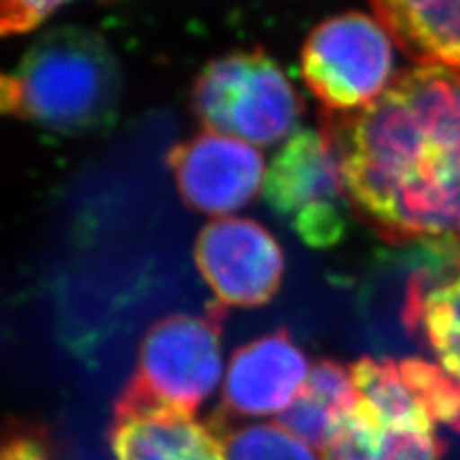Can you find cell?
Returning <instances> with one entry per match:
<instances>
[{
    "label": "cell",
    "mask_w": 460,
    "mask_h": 460,
    "mask_svg": "<svg viewBox=\"0 0 460 460\" xmlns=\"http://www.w3.org/2000/svg\"><path fill=\"white\" fill-rule=\"evenodd\" d=\"M196 267L217 307H257L279 292L284 255L269 230L252 219L221 217L201 228Z\"/></svg>",
    "instance_id": "obj_7"
},
{
    "label": "cell",
    "mask_w": 460,
    "mask_h": 460,
    "mask_svg": "<svg viewBox=\"0 0 460 460\" xmlns=\"http://www.w3.org/2000/svg\"><path fill=\"white\" fill-rule=\"evenodd\" d=\"M265 196L311 248L336 246L353 213L332 144L311 128L294 133L272 157Z\"/></svg>",
    "instance_id": "obj_4"
},
{
    "label": "cell",
    "mask_w": 460,
    "mask_h": 460,
    "mask_svg": "<svg viewBox=\"0 0 460 460\" xmlns=\"http://www.w3.org/2000/svg\"><path fill=\"white\" fill-rule=\"evenodd\" d=\"M321 133L384 240L460 242V69L412 67L361 110H326Z\"/></svg>",
    "instance_id": "obj_1"
},
{
    "label": "cell",
    "mask_w": 460,
    "mask_h": 460,
    "mask_svg": "<svg viewBox=\"0 0 460 460\" xmlns=\"http://www.w3.org/2000/svg\"><path fill=\"white\" fill-rule=\"evenodd\" d=\"M3 460H52L47 429L31 422L10 420L4 428Z\"/></svg>",
    "instance_id": "obj_19"
},
{
    "label": "cell",
    "mask_w": 460,
    "mask_h": 460,
    "mask_svg": "<svg viewBox=\"0 0 460 460\" xmlns=\"http://www.w3.org/2000/svg\"><path fill=\"white\" fill-rule=\"evenodd\" d=\"M215 305L206 316L171 314L144 334L131 378L167 405L196 412L221 380V323Z\"/></svg>",
    "instance_id": "obj_6"
},
{
    "label": "cell",
    "mask_w": 460,
    "mask_h": 460,
    "mask_svg": "<svg viewBox=\"0 0 460 460\" xmlns=\"http://www.w3.org/2000/svg\"><path fill=\"white\" fill-rule=\"evenodd\" d=\"M349 372L358 397L376 411L385 426L436 431V422L409 390L394 358L363 357Z\"/></svg>",
    "instance_id": "obj_14"
},
{
    "label": "cell",
    "mask_w": 460,
    "mask_h": 460,
    "mask_svg": "<svg viewBox=\"0 0 460 460\" xmlns=\"http://www.w3.org/2000/svg\"><path fill=\"white\" fill-rule=\"evenodd\" d=\"M390 429L361 399L321 449L323 460H384Z\"/></svg>",
    "instance_id": "obj_16"
},
{
    "label": "cell",
    "mask_w": 460,
    "mask_h": 460,
    "mask_svg": "<svg viewBox=\"0 0 460 460\" xmlns=\"http://www.w3.org/2000/svg\"><path fill=\"white\" fill-rule=\"evenodd\" d=\"M309 370L305 353L284 330L242 345L226 370L225 416L282 414L305 384Z\"/></svg>",
    "instance_id": "obj_10"
},
{
    "label": "cell",
    "mask_w": 460,
    "mask_h": 460,
    "mask_svg": "<svg viewBox=\"0 0 460 460\" xmlns=\"http://www.w3.org/2000/svg\"><path fill=\"white\" fill-rule=\"evenodd\" d=\"M370 4L412 60L460 69V0H370Z\"/></svg>",
    "instance_id": "obj_11"
},
{
    "label": "cell",
    "mask_w": 460,
    "mask_h": 460,
    "mask_svg": "<svg viewBox=\"0 0 460 460\" xmlns=\"http://www.w3.org/2000/svg\"><path fill=\"white\" fill-rule=\"evenodd\" d=\"M194 110L209 133L269 146L290 135L301 100L277 62L261 50L213 60L194 84Z\"/></svg>",
    "instance_id": "obj_3"
},
{
    "label": "cell",
    "mask_w": 460,
    "mask_h": 460,
    "mask_svg": "<svg viewBox=\"0 0 460 460\" xmlns=\"http://www.w3.org/2000/svg\"><path fill=\"white\" fill-rule=\"evenodd\" d=\"M226 460H316L309 445L277 424H257L225 434Z\"/></svg>",
    "instance_id": "obj_17"
},
{
    "label": "cell",
    "mask_w": 460,
    "mask_h": 460,
    "mask_svg": "<svg viewBox=\"0 0 460 460\" xmlns=\"http://www.w3.org/2000/svg\"><path fill=\"white\" fill-rule=\"evenodd\" d=\"M121 79L110 47L94 31L60 27L39 37L0 83L3 111L60 133L106 125Z\"/></svg>",
    "instance_id": "obj_2"
},
{
    "label": "cell",
    "mask_w": 460,
    "mask_h": 460,
    "mask_svg": "<svg viewBox=\"0 0 460 460\" xmlns=\"http://www.w3.org/2000/svg\"><path fill=\"white\" fill-rule=\"evenodd\" d=\"M67 0H0V31L22 35L33 31Z\"/></svg>",
    "instance_id": "obj_18"
},
{
    "label": "cell",
    "mask_w": 460,
    "mask_h": 460,
    "mask_svg": "<svg viewBox=\"0 0 460 460\" xmlns=\"http://www.w3.org/2000/svg\"><path fill=\"white\" fill-rule=\"evenodd\" d=\"M402 323L412 334L422 336L439 365L460 380V267L434 282L414 277Z\"/></svg>",
    "instance_id": "obj_13"
},
{
    "label": "cell",
    "mask_w": 460,
    "mask_h": 460,
    "mask_svg": "<svg viewBox=\"0 0 460 460\" xmlns=\"http://www.w3.org/2000/svg\"><path fill=\"white\" fill-rule=\"evenodd\" d=\"M169 167L186 206L208 215L242 209L267 177L265 160L255 146L209 131L177 144L169 152Z\"/></svg>",
    "instance_id": "obj_9"
},
{
    "label": "cell",
    "mask_w": 460,
    "mask_h": 460,
    "mask_svg": "<svg viewBox=\"0 0 460 460\" xmlns=\"http://www.w3.org/2000/svg\"><path fill=\"white\" fill-rule=\"evenodd\" d=\"M358 401L361 397L351 380V372L336 361L323 358L311 367L299 394L279 416V426L311 449H323Z\"/></svg>",
    "instance_id": "obj_12"
},
{
    "label": "cell",
    "mask_w": 460,
    "mask_h": 460,
    "mask_svg": "<svg viewBox=\"0 0 460 460\" xmlns=\"http://www.w3.org/2000/svg\"><path fill=\"white\" fill-rule=\"evenodd\" d=\"M402 380L420 401L436 424L441 422L460 434V380L441 365L420 357L397 361Z\"/></svg>",
    "instance_id": "obj_15"
},
{
    "label": "cell",
    "mask_w": 460,
    "mask_h": 460,
    "mask_svg": "<svg viewBox=\"0 0 460 460\" xmlns=\"http://www.w3.org/2000/svg\"><path fill=\"white\" fill-rule=\"evenodd\" d=\"M221 419L199 422L196 412L152 397L128 380L113 407L110 443L115 460H226Z\"/></svg>",
    "instance_id": "obj_8"
},
{
    "label": "cell",
    "mask_w": 460,
    "mask_h": 460,
    "mask_svg": "<svg viewBox=\"0 0 460 460\" xmlns=\"http://www.w3.org/2000/svg\"><path fill=\"white\" fill-rule=\"evenodd\" d=\"M385 27L351 12L323 22L301 52V71L328 111H355L374 102L394 75V42Z\"/></svg>",
    "instance_id": "obj_5"
}]
</instances>
